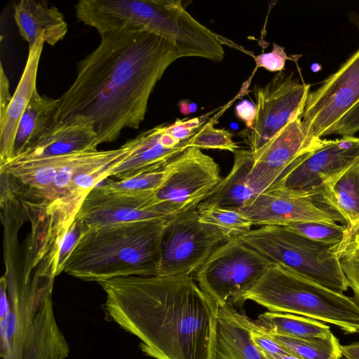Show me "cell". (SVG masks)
Wrapping results in <instances>:
<instances>
[{
	"instance_id": "cell-42",
	"label": "cell",
	"mask_w": 359,
	"mask_h": 359,
	"mask_svg": "<svg viewBox=\"0 0 359 359\" xmlns=\"http://www.w3.org/2000/svg\"><path fill=\"white\" fill-rule=\"evenodd\" d=\"M4 175H1V177L5 178V180H6V181L9 182V181L7 180V178H6V177H4ZM9 185H10V187H11V183H10V184H9ZM13 191H14V190H13ZM14 192H15V191H14ZM24 201L25 205L26 206L29 207L31 209H34V208L32 205H30L29 204H28V203H27V202H25V201Z\"/></svg>"
},
{
	"instance_id": "cell-2",
	"label": "cell",
	"mask_w": 359,
	"mask_h": 359,
	"mask_svg": "<svg viewBox=\"0 0 359 359\" xmlns=\"http://www.w3.org/2000/svg\"><path fill=\"white\" fill-rule=\"evenodd\" d=\"M108 319L155 359H215L219 305L192 276L111 278L98 283Z\"/></svg>"
},
{
	"instance_id": "cell-34",
	"label": "cell",
	"mask_w": 359,
	"mask_h": 359,
	"mask_svg": "<svg viewBox=\"0 0 359 359\" xmlns=\"http://www.w3.org/2000/svg\"><path fill=\"white\" fill-rule=\"evenodd\" d=\"M205 123L201 117L191 119H177L174 123L168 125V131L180 141L186 140L192 137Z\"/></svg>"
},
{
	"instance_id": "cell-5",
	"label": "cell",
	"mask_w": 359,
	"mask_h": 359,
	"mask_svg": "<svg viewBox=\"0 0 359 359\" xmlns=\"http://www.w3.org/2000/svg\"><path fill=\"white\" fill-rule=\"evenodd\" d=\"M40 278L6 280L8 308L0 315L2 359H65L69 355V344L53 311V280Z\"/></svg>"
},
{
	"instance_id": "cell-29",
	"label": "cell",
	"mask_w": 359,
	"mask_h": 359,
	"mask_svg": "<svg viewBox=\"0 0 359 359\" xmlns=\"http://www.w3.org/2000/svg\"><path fill=\"white\" fill-rule=\"evenodd\" d=\"M309 240L325 245H338L343 237L346 224L328 225L316 222H299L282 226Z\"/></svg>"
},
{
	"instance_id": "cell-24",
	"label": "cell",
	"mask_w": 359,
	"mask_h": 359,
	"mask_svg": "<svg viewBox=\"0 0 359 359\" xmlns=\"http://www.w3.org/2000/svg\"><path fill=\"white\" fill-rule=\"evenodd\" d=\"M55 104V99L41 95L37 88L34 90L18 126L13 159L50 130Z\"/></svg>"
},
{
	"instance_id": "cell-6",
	"label": "cell",
	"mask_w": 359,
	"mask_h": 359,
	"mask_svg": "<svg viewBox=\"0 0 359 359\" xmlns=\"http://www.w3.org/2000/svg\"><path fill=\"white\" fill-rule=\"evenodd\" d=\"M269 311L299 315L332 324L348 334H359V304L279 264H271L241 299Z\"/></svg>"
},
{
	"instance_id": "cell-9",
	"label": "cell",
	"mask_w": 359,
	"mask_h": 359,
	"mask_svg": "<svg viewBox=\"0 0 359 359\" xmlns=\"http://www.w3.org/2000/svg\"><path fill=\"white\" fill-rule=\"evenodd\" d=\"M309 90V84L285 69L276 72L264 86H254L256 118L250 129L240 133L253 154L288 123L302 116Z\"/></svg>"
},
{
	"instance_id": "cell-22",
	"label": "cell",
	"mask_w": 359,
	"mask_h": 359,
	"mask_svg": "<svg viewBox=\"0 0 359 359\" xmlns=\"http://www.w3.org/2000/svg\"><path fill=\"white\" fill-rule=\"evenodd\" d=\"M315 201L337 211L352 224L359 216V159L308 193Z\"/></svg>"
},
{
	"instance_id": "cell-12",
	"label": "cell",
	"mask_w": 359,
	"mask_h": 359,
	"mask_svg": "<svg viewBox=\"0 0 359 359\" xmlns=\"http://www.w3.org/2000/svg\"><path fill=\"white\" fill-rule=\"evenodd\" d=\"M309 135L302 116L288 123L261 150L253 154L249 182L257 194L283 187L290 172L324 143Z\"/></svg>"
},
{
	"instance_id": "cell-38",
	"label": "cell",
	"mask_w": 359,
	"mask_h": 359,
	"mask_svg": "<svg viewBox=\"0 0 359 359\" xmlns=\"http://www.w3.org/2000/svg\"><path fill=\"white\" fill-rule=\"evenodd\" d=\"M13 95L9 90V81L6 75L4 67L1 65L0 73V116L6 112Z\"/></svg>"
},
{
	"instance_id": "cell-15",
	"label": "cell",
	"mask_w": 359,
	"mask_h": 359,
	"mask_svg": "<svg viewBox=\"0 0 359 359\" xmlns=\"http://www.w3.org/2000/svg\"><path fill=\"white\" fill-rule=\"evenodd\" d=\"M156 192L116 191L98 185L83 201L75 222L88 227L173 217L158 203Z\"/></svg>"
},
{
	"instance_id": "cell-43",
	"label": "cell",
	"mask_w": 359,
	"mask_h": 359,
	"mask_svg": "<svg viewBox=\"0 0 359 359\" xmlns=\"http://www.w3.org/2000/svg\"><path fill=\"white\" fill-rule=\"evenodd\" d=\"M358 254V253H357Z\"/></svg>"
},
{
	"instance_id": "cell-32",
	"label": "cell",
	"mask_w": 359,
	"mask_h": 359,
	"mask_svg": "<svg viewBox=\"0 0 359 359\" xmlns=\"http://www.w3.org/2000/svg\"><path fill=\"white\" fill-rule=\"evenodd\" d=\"M250 327L252 341L266 358L290 354L284 347L259 329L254 323V320L251 319L250 320Z\"/></svg>"
},
{
	"instance_id": "cell-26",
	"label": "cell",
	"mask_w": 359,
	"mask_h": 359,
	"mask_svg": "<svg viewBox=\"0 0 359 359\" xmlns=\"http://www.w3.org/2000/svg\"><path fill=\"white\" fill-rule=\"evenodd\" d=\"M265 333L290 355L301 359H341L342 357L341 345L332 332L324 337L304 339Z\"/></svg>"
},
{
	"instance_id": "cell-21",
	"label": "cell",
	"mask_w": 359,
	"mask_h": 359,
	"mask_svg": "<svg viewBox=\"0 0 359 359\" xmlns=\"http://www.w3.org/2000/svg\"><path fill=\"white\" fill-rule=\"evenodd\" d=\"M250 320L232 306H219L215 359H266L252 341Z\"/></svg>"
},
{
	"instance_id": "cell-25",
	"label": "cell",
	"mask_w": 359,
	"mask_h": 359,
	"mask_svg": "<svg viewBox=\"0 0 359 359\" xmlns=\"http://www.w3.org/2000/svg\"><path fill=\"white\" fill-rule=\"evenodd\" d=\"M254 323L264 332L297 339L321 337L331 332L330 327L323 322L282 312H264Z\"/></svg>"
},
{
	"instance_id": "cell-44",
	"label": "cell",
	"mask_w": 359,
	"mask_h": 359,
	"mask_svg": "<svg viewBox=\"0 0 359 359\" xmlns=\"http://www.w3.org/2000/svg\"><path fill=\"white\" fill-rule=\"evenodd\" d=\"M342 359V358H341Z\"/></svg>"
},
{
	"instance_id": "cell-20",
	"label": "cell",
	"mask_w": 359,
	"mask_h": 359,
	"mask_svg": "<svg viewBox=\"0 0 359 359\" xmlns=\"http://www.w3.org/2000/svg\"><path fill=\"white\" fill-rule=\"evenodd\" d=\"M13 18L21 37L31 48L40 36L54 46L68 31L64 15L55 6L34 0H20L13 5Z\"/></svg>"
},
{
	"instance_id": "cell-37",
	"label": "cell",
	"mask_w": 359,
	"mask_h": 359,
	"mask_svg": "<svg viewBox=\"0 0 359 359\" xmlns=\"http://www.w3.org/2000/svg\"><path fill=\"white\" fill-rule=\"evenodd\" d=\"M236 116L244 122L247 129H250L257 115L256 105L247 100H242L235 107Z\"/></svg>"
},
{
	"instance_id": "cell-27",
	"label": "cell",
	"mask_w": 359,
	"mask_h": 359,
	"mask_svg": "<svg viewBox=\"0 0 359 359\" xmlns=\"http://www.w3.org/2000/svg\"><path fill=\"white\" fill-rule=\"evenodd\" d=\"M199 219L225 232L230 238L251 230L250 219L239 210L199 204L196 208Z\"/></svg>"
},
{
	"instance_id": "cell-19",
	"label": "cell",
	"mask_w": 359,
	"mask_h": 359,
	"mask_svg": "<svg viewBox=\"0 0 359 359\" xmlns=\"http://www.w3.org/2000/svg\"><path fill=\"white\" fill-rule=\"evenodd\" d=\"M92 121L77 117L53 127L14 159H32L97 149Z\"/></svg>"
},
{
	"instance_id": "cell-7",
	"label": "cell",
	"mask_w": 359,
	"mask_h": 359,
	"mask_svg": "<svg viewBox=\"0 0 359 359\" xmlns=\"http://www.w3.org/2000/svg\"><path fill=\"white\" fill-rule=\"evenodd\" d=\"M271 264H279L339 293L348 288L331 245L313 241L278 226H262L237 236Z\"/></svg>"
},
{
	"instance_id": "cell-11",
	"label": "cell",
	"mask_w": 359,
	"mask_h": 359,
	"mask_svg": "<svg viewBox=\"0 0 359 359\" xmlns=\"http://www.w3.org/2000/svg\"><path fill=\"white\" fill-rule=\"evenodd\" d=\"M222 180L218 163L201 149L189 147L169 162L168 174L156 197L175 216L196 209Z\"/></svg>"
},
{
	"instance_id": "cell-4",
	"label": "cell",
	"mask_w": 359,
	"mask_h": 359,
	"mask_svg": "<svg viewBox=\"0 0 359 359\" xmlns=\"http://www.w3.org/2000/svg\"><path fill=\"white\" fill-rule=\"evenodd\" d=\"M130 139L111 150H87L32 159H13L0 167L19 194L43 217L74 219L86 197L74 187L81 175L101 168L111 170L134 151Z\"/></svg>"
},
{
	"instance_id": "cell-31",
	"label": "cell",
	"mask_w": 359,
	"mask_h": 359,
	"mask_svg": "<svg viewBox=\"0 0 359 359\" xmlns=\"http://www.w3.org/2000/svg\"><path fill=\"white\" fill-rule=\"evenodd\" d=\"M330 252L339 259L359 252V216L352 224L346 226L341 242L332 246Z\"/></svg>"
},
{
	"instance_id": "cell-33",
	"label": "cell",
	"mask_w": 359,
	"mask_h": 359,
	"mask_svg": "<svg viewBox=\"0 0 359 359\" xmlns=\"http://www.w3.org/2000/svg\"><path fill=\"white\" fill-rule=\"evenodd\" d=\"M256 68L262 67L270 72H280L285 69L287 60H292L285 51V48L273 43L269 53L254 55Z\"/></svg>"
},
{
	"instance_id": "cell-17",
	"label": "cell",
	"mask_w": 359,
	"mask_h": 359,
	"mask_svg": "<svg viewBox=\"0 0 359 359\" xmlns=\"http://www.w3.org/2000/svg\"><path fill=\"white\" fill-rule=\"evenodd\" d=\"M193 136L180 141L168 131L166 123L143 131L134 137L133 153L111 170L110 177L126 180L162 166L188 148Z\"/></svg>"
},
{
	"instance_id": "cell-40",
	"label": "cell",
	"mask_w": 359,
	"mask_h": 359,
	"mask_svg": "<svg viewBox=\"0 0 359 359\" xmlns=\"http://www.w3.org/2000/svg\"><path fill=\"white\" fill-rule=\"evenodd\" d=\"M179 107L182 114L187 115L194 112L197 106L195 103H190L187 100H181L179 103Z\"/></svg>"
},
{
	"instance_id": "cell-16",
	"label": "cell",
	"mask_w": 359,
	"mask_h": 359,
	"mask_svg": "<svg viewBox=\"0 0 359 359\" xmlns=\"http://www.w3.org/2000/svg\"><path fill=\"white\" fill-rule=\"evenodd\" d=\"M359 159V137L342 136L325 140L287 176L283 187L310 192L325 180L343 170Z\"/></svg>"
},
{
	"instance_id": "cell-28",
	"label": "cell",
	"mask_w": 359,
	"mask_h": 359,
	"mask_svg": "<svg viewBox=\"0 0 359 359\" xmlns=\"http://www.w3.org/2000/svg\"><path fill=\"white\" fill-rule=\"evenodd\" d=\"M170 162V161H169ZM169 162L153 170L128 179L112 181L102 185L116 191H157L165 182L169 171Z\"/></svg>"
},
{
	"instance_id": "cell-1",
	"label": "cell",
	"mask_w": 359,
	"mask_h": 359,
	"mask_svg": "<svg viewBox=\"0 0 359 359\" xmlns=\"http://www.w3.org/2000/svg\"><path fill=\"white\" fill-rule=\"evenodd\" d=\"M100 36L97 48L78 62L73 83L55 99L50 128L89 119L97 146L114 142L126 128H139L157 82L182 57L174 44L149 32L121 29Z\"/></svg>"
},
{
	"instance_id": "cell-3",
	"label": "cell",
	"mask_w": 359,
	"mask_h": 359,
	"mask_svg": "<svg viewBox=\"0 0 359 359\" xmlns=\"http://www.w3.org/2000/svg\"><path fill=\"white\" fill-rule=\"evenodd\" d=\"M173 217L81 226L63 272L97 283L118 277L158 276L161 240Z\"/></svg>"
},
{
	"instance_id": "cell-14",
	"label": "cell",
	"mask_w": 359,
	"mask_h": 359,
	"mask_svg": "<svg viewBox=\"0 0 359 359\" xmlns=\"http://www.w3.org/2000/svg\"><path fill=\"white\" fill-rule=\"evenodd\" d=\"M253 225L284 226L299 222L346 224L344 217L332 208L313 200L306 192L285 187L258 194L238 210Z\"/></svg>"
},
{
	"instance_id": "cell-23",
	"label": "cell",
	"mask_w": 359,
	"mask_h": 359,
	"mask_svg": "<svg viewBox=\"0 0 359 359\" xmlns=\"http://www.w3.org/2000/svg\"><path fill=\"white\" fill-rule=\"evenodd\" d=\"M233 155V165L229 173L200 204L238 210L258 194L249 182L253 162L252 151L238 149Z\"/></svg>"
},
{
	"instance_id": "cell-30",
	"label": "cell",
	"mask_w": 359,
	"mask_h": 359,
	"mask_svg": "<svg viewBox=\"0 0 359 359\" xmlns=\"http://www.w3.org/2000/svg\"><path fill=\"white\" fill-rule=\"evenodd\" d=\"M213 120L205 123L193 136L189 147L198 149L227 150L233 154L239 146L233 140V134L224 129L214 127Z\"/></svg>"
},
{
	"instance_id": "cell-41",
	"label": "cell",
	"mask_w": 359,
	"mask_h": 359,
	"mask_svg": "<svg viewBox=\"0 0 359 359\" xmlns=\"http://www.w3.org/2000/svg\"><path fill=\"white\" fill-rule=\"evenodd\" d=\"M266 359H301V358H297V357L294 356L290 354H286V355H276V356L268 358Z\"/></svg>"
},
{
	"instance_id": "cell-39",
	"label": "cell",
	"mask_w": 359,
	"mask_h": 359,
	"mask_svg": "<svg viewBox=\"0 0 359 359\" xmlns=\"http://www.w3.org/2000/svg\"><path fill=\"white\" fill-rule=\"evenodd\" d=\"M341 352L344 359H359V343L341 345Z\"/></svg>"
},
{
	"instance_id": "cell-13",
	"label": "cell",
	"mask_w": 359,
	"mask_h": 359,
	"mask_svg": "<svg viewBox=\"0 0 359 359\" xmlns=\"http://www.w3.org/2000/svg\"><path fill=\"white\" fill-rule=\"evenodd\" d=\"M359 102V49L322 85L309 92L302 116L306 132L320 139Z\"/></svg>"
},
{
	"instance_id": "cell-36",
	"label": "cell",
	"mask_w": 359,
	"mask_h": 359,
	"mask_svg": "<svg viewBox=\"0 0 359 359\" xmlns=\"http://www.w3.org/2000/svg\"><path fill=\"white\" fill-rule=\"evenodd\" d=\"M359 131V102L352 107L335 125L332 134L353 136Z\"/></svg>"
},
{
	"instance_id": "cell-10",
	"label": "cell",
	"mask_w": 359,
	"mask_h": 359,
	"mask_svg": "<svg viewBox=\"0 0 359 359\" xmlns=\"http://www.w3.org/2000/svg\"><path fill=\"white\" fill-rule=\"evenodd\" d=\"M230 238L219 229L202 222L196 209L175 215L163 234L158 276H192Z\"/></svg>"
},
{
	"instance_id": "cell-18",
	"label": "cell",
	"mask_w": 359,
	"mask_h": 359,
	"mask_svg": "<svg viewBox=\"0 0 359 359\" xmlns=\"http://www.w3.org/2000/svg\"><path fill=\"white\" fill-rule=\"evenodd\" d=\"M44 41L39 36L29 48L26 65L4 115L0 116V166L14 158L15 134L20 121L25 113L33 93L36 89V76Z\"/></svg>"
},
{
	"instance_id": "cell-8",
	"label": "cell",
	"mask_w": 359,
	"mask_h": 359,
	"mask_svg": "<svg viewBox=\"0 0 359 359\" xmlns=\"http://www.w3.org/2000/svg\"><path fill=\"white\" fill-rule=\"evenodd\" d=\"M271 263L238 238H231L210 255L194 273V279L219 306H241L243 296Z\"/></svg>"
},
{
	"instance_id": "cell-35",
	"label": "cell",
	"mask_w": 359,
	"mask_h": 359,
	"mask_svg": "<svg viewBox=\"0 0 359 359\" xmlns=\"http://www.w3.org/2000/svg\"><path fill=\"white\" fill-rule=\"evenodd\" d=\"M348 287L354 293V299L359 304V252L340 259Z\"/></svg>"
}]
</instances>
